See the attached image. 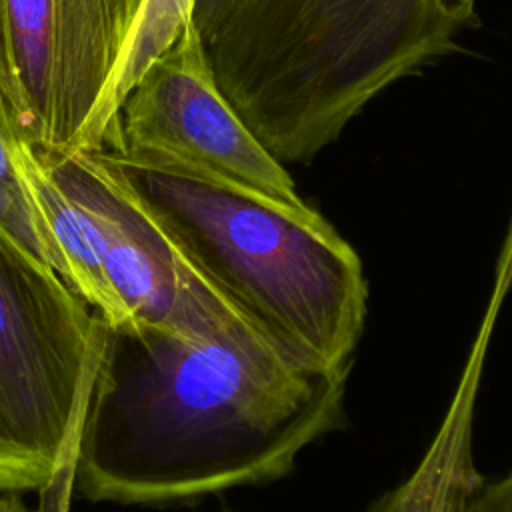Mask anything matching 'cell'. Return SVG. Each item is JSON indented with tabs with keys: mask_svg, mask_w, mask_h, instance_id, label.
Wrapping results in <instances>:
<instances>
[{
	"mask_svg": "<svg viewBox=\"0 0 512 512\" xmlns=\"http://www.w3.org/2000/svg\"><path fill=\"white\" fill-rule=\"evenodd\" d=\"M348 374L248 318L204 336L106 322L76 488L154 506L284 478L306 446L346 426Z\"/></svg>",
	"mask_w": 512,
	"mask_h": 512,
	"instance_id": "obj_1",
	"label": "cell"
},
{
	"mask_svg": "<svg viewBox=\"0 0 512 512\" xmlns=\"http://www.w3.org/2000/svg\"><path fill=\"white\" fill-rule=\"evenodd\" d=\"M478 26L476 0H244L204 46L260 144L280 164H310L388 86Z\"/></svg>",
	"mask_w": 512,
	"mask_h": 512,
	"instance_id": "obj_2",
	"label": "cell"
},
{
	"mask_svg": "<svg viewBox=\"0 0 512 512\" xmlns=\"http://www.w3.org/2000/svg\"><path fill=\"white\" fill-rule=\"evenodd\" d=\"M112 162L194 270L256 326L312 362L352 366L368 284L356 250L318 210Z\"/></svg>",
	"mask_w": 512,
	"mask_h": 512,
	"instance_id": "obj_3",
	"label": "cell"
},
{
	"mask_svg": "<svg viewBox=\"0 0 512 512\" xmlns=\"http://www.w3.org/2000/svg\"><path fill=\"white\" fill-rule=\"evenodd\" d=\"M106 320L0 230V492L74 476Z\"/></svg>",
	"mask_w": 512,
	"mask_h": 512,
	"instance_id": "obj_4",
	"label": "cell"
},
{
	"mask_svg": "<svg viewBox=\"0 0 512 512\" xmlns=\"http://www.w3.org/2000/svg\"><path fill=\"white\" fill-rule=\"evenodd\" d=\"M142 0H0V88L42 154L104 150L108 90Z\"/></svg>",
	"mask_w": 512,
	"mask_h": 512,
	"instance_id": "obj_5",
	"label": "cell"
},
{
	"mask_svg": "<svg viewBox=\"0 0 512 512\" xmlns=\"http://www.w3.org/2000/svg\"><path fill=\"white\" fill-rule=\"evenodd\" d=\"M104 152L130 168L306 204L284 164L260 144L218 88L192 20L130 88Z\"/></svg>",
	"mask_w": 512,
	"mask_h": 512,
	"instance_id": "obj_6",
	"label": "cell"
},
{
	"mask_svg": "<svg viewBox=\"0 0 512 512\" xmlns=\"http://www.w3.org/2000/svg\"><path fill=\"white\" fill-rule=\"evenodd\" d=\"M42 156L56 182L100 226L102 268L122 326L204 336L248 318L194 270L102 150Z\"/></svg>",
	"mask_w": 512,
	"mask_h": 512,
	"instance_id": "obj_7",
	"label": "cell"
},
{
	"mask_svg": "<svg viewBox=\"0 0 512 512\" xmlns=\"http://www.w3.org/2000/svg\"><path fill=\"white\" fill-rule=\"evenodd\" d=\"M192 6L194 0H142L104 106L108 140H112L116 116L126 94L138 82L150 62L158 58L170 44H174V40L184 32L192 20ZM108 144L110 142H106V146Z\"/></svg>",
	"mask_w": 512,
	"mask_h": 512,
	"instance_id": "obj_8",
	"label": "cell"
},
{
	"mask_svg": "<svg viewBox=\"0 0 512 512\" xmlns=\"http://www.w3.org/2000/svg\"><path fill=\"white\" fill-rule=\"evenodd\" d=\"M454 512H512V466L496 480L472 484Z\"/></svg>",
	"mask_w": 512,
	"mask_h": 512,
	"instance_id": "obj_9",
	"label": "cell"
},
{
	"mask_svg": "<svg viewBox=\"0 0 512 512\" xmlns=\"http://www.w3.org/2000/svg\"><path fill=\"white\" fill-rule=\"evenodd\" d=\"M244 0H194L192 6V24L196 26L198 34L206 42L214 30L234 12Z\"/></svg>",
	"mask_w": 512,
	"mask_h": 512,
	"instance_id": "obj_10",
	"label": "cell"
},
{
	"mask_svg": "<svg viewBox=\"0 0 512 512\" xmlns=\"http://www.w3.org/2000/svg\"><path fill=\"white\" fill-rule=\"evenodd\" d=\"M0 512H28L16 492H0Z\"/></svg>",
	"mask_w": 512,
	"mask_h": 512,
	"instance_id": "obj_11",
	"label": "cell"
}]
</instances>
